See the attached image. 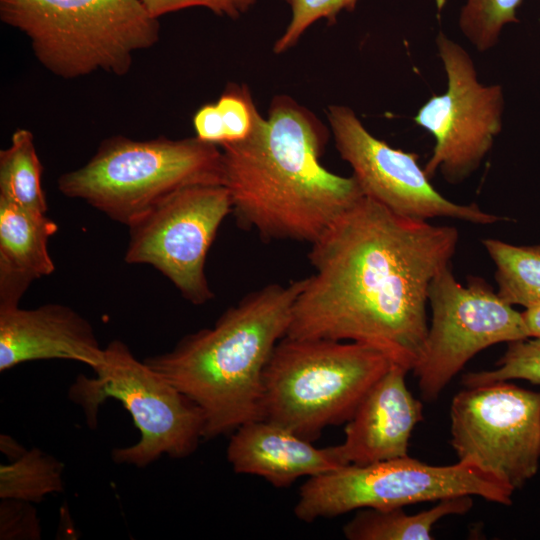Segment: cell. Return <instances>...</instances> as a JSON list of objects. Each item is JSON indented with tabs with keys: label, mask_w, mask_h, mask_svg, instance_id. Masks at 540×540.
Returning a JSON list of instances; mask_svg holds the SVG:
<instances>
[{
	"label": "cell",
	"mask_w": 540,
	"mask_h": 540,
	"mask_svg": "<svg viewBox=\"0 0 540 540\" xmlns=\"http://www.w3.org/2000/svg\"><path fill=\"white\" fill-rule=\"evenodd\" d=\"M481 242L496 268L499 297L524 309L540 304V244L519 246L494 238Z\"/></svg>",
	"instance_id": "ffe728a7"
},
{
	"label": "cell",
	"mask_w": 540,
	"mask_h": 540,
	"mask_svg": "<svg viewBox=\"0 0 540 540\" xmlns=\"http://www.w3.org/2000/svg\"><path fill=\"white\" fill-rule=\"evenodd\" d=\"M327 117L336 148L364 196L412 219L452 218L481 225L505 220L475 203L459 204L444 197L420 167L417 154L374 137L351 108L330 106Z\"/></svg>",
	"instance_id": "4fadbf2b"
},
{
	"label": "cell",
	"mask_w": 540,
	"mask_h": 540,
	"mask_svg": "<svg viewBox=\"0 0 540 540\" xmlns=\"http://www.w3.org/2000/svg\"><path fill=\"white\" fill-rule=\"evenodd\" d=\"M260 118L248 88L229 84L217 102L195 113V137L217 146L239 142L252 134Z\"/></svg>",
	"instance_id": "44dd1931"
},
{
	"label": "cell",
	"mask_w": 540,
	"mask_h": 540,
	"mask_svg": "<svg viewBox=\"0 0 540 540\" xmlns=\"http://www.w3.org/2000/svg\"><path fill=\"white\" fill-rule=\"evenodd\" d=\"M473 506L472 496L444 498L429 509L416 514L392 509L364 508L343 527L349 540H430L434 525L444 517L462 515Z\"/></svg>",
	"instance_id": "ac0fdd59"
},
{
	"label": "cell",
	"mask_w": 540,
	"mask_h": 540,
	"mask_svg": "<svg viewBox=\"0 0 540 540\" xmlns=\"http://www.w3.org/2000/svg\"><path fill=\"white\" fill-rule=\"evenodd\" d=\"M232 213L223 185H194L168 196L129 228L124 260L148 264L164 275L194 305L210 301L205 264L225 217Z\"/></svg>",
	"instance_id": "7c38bea8"
},
{
	"label": "cell",
	"mask_w": 540,
	"mask_h": 540,
	"mask_svg": "<svg viewBox=\"0 0 540 540\" xmlns=\"http://www.w3.org/2000/svg\"><path fill=\"white\" fill-rule=\"evenodd\" d=\"M303 279L268 284L227 309L213 327L145 358L202 411L204 440L260 419L263 374L287 334Z\"/></svg>",
	"instance_id": "3957f363"
},
{
	"label": "cell",
	"mask_w": 540,
	"mask_h": 540,
	"mask_svg": "<svg viewBox=\"0 0 540 540\" xmlns=\"http://www.w3.org/2000/svg\"><path fill=\"white\" fill-rule=\"evenodd\" d=\"M291 8L290 22L275 42L273 51L283 53L293 47L302 34L314 22L325 18L329 24L336 22L337 16L343 10L353 11L359 0H283Z\"/></svg>",
	"instance_id": "d4e9b609"
},
{
	"label": "cell",
	"mask_w": 540,
	"mask_h": 540,
	"mask_svg": "<svg viewBox=\"0 0 540 540\" xmlns=\"http://www.w3.org/2000/svg\"><path fill=\"white\" fill-rule=\"evenodd\" d=\"M227 460L236 473L262 477L277 488L345 466L335 446L315 447L311 441L264 419L246 422L232 432Z\"/></svg>",
	"instance_id": "2e32d148"
},
{
	"label": "cell",
	"mask_w": 540,
	"mask_h": 540,
	"mask_svg": "<svg viewBox=\"0 0 540 540\" xmlns=\"http://www.w3.org/2000/svg\"><path fill=\"white\" fill-rule=\"evenodd\" d=\"M458 461L470 462L515 490L538 472L540 392L506 382L466 387L450 408Z\"/></svg>",
	"instance_id": "8fae6325"
},
{
	"label": "cell",
	"mask_w": 540,
	"mask_h": 540,
	"mask_svg": "<svg viewBox=\"0 0 540 540\" xmlns=\"http://www.w3.org/2000/svg\"><path fill=\"white\" fill-rule=\"evenodd\" d=\"M256 0H143L148 12L155 18L189 7H206L219 16L238 18L254 5Z\"/></svg>",
	"instance_id": "4316f807"
},
{
	"label": "cell",
	"mask_w": 540,
	"mask_h": 540,
	"mask_svg": "<svg viewBox=\"0 0 540 540\" xmlns=\"http://www.w3.org/2000/svg\"><path fill=\"white\" fill-rule=\"evenodd\" d=\"M1 500L0 539H40V522L33 503L15 499Z\"/></svg>",
	"instance_id": "484cf974"
},
{
	"label": "cell",
	"mask_w": 540,
	"mask_h": 540,
	"mask_svg": "<svg viewBox=\"0 0 540 540\" xmlns=\"http://www.w3.org/2000/svg\"><path fill=\"white\" fill-rule=\"evenodd\" d=\"M432 317L420 360L412 370L421 397L435 401L480 351L528 338L522 316L482 278L461 284L451 266L433 279L428 293Z\"/></svg>",
	"instance_id": "9c48e42d"
},
{
	"label": "cell",
	"mask_w": 540,
	"mask_h": 540,
	"mask_svg": "<svg viewBox=\"0 0 540 540\" xmlns=\"http://www.w3.org/2000/svg\"><path fill=\"white\" fill-rule=\"evenodd\" d=\"M514 492L497 476L470 462L438 466L407 455L345 465L309 478L300 488L294 514L311 523L364 508L392 509L463 495L511 505Z\"/></svg>",
	"instance_id": "ba28073f"
},
{
	"label": "cell",
	"mask_w": 540,
	"mask_h": 540,
	"mask_svg": "<svg viewBox=\"0 0 540 540\" xmlns=\"http://www.w3.org/2000/svg\"><path fill=\"white\" fill-rule=\"evenodd\" d=\"M525 380L540 385V337H528L508 343L495 368L463 375L465 387Z\"/></svg>",
	"instance_id": "cb8c5ba5"
},
{
	"label": "cell",
	"mask_w": 540,
	"mask_h": 540,
	"mask_svg": "<svg viewBox=\"0 0 540 540\" xmlns=\"http://www.w3.org/2000/svg\"><path fill=\"white\" fill-rule=\"evenodd\" d=\"M194 185H223L222 152L197 137L115 136L103 141L84 166L58 179L63 195L128 227L171 194Z\"/></svg>",
	"instance_id": "8992f818"
},
{
	"label": "cell",
	"mask_w": 540,
	"mask_h": 540,
	"mask_svg": "<svg viewBox=\"0 0 540 540\" xmlns=\"http://www.w3.org/2000/svg\"><path fill=\"white\" fill-rule=\"evenodd\" d=\"M438 55L447 78L444 93L429 98L414 116L435 145L424 171L451 184L463 182L481 165L502 130L504 92L499 84L485 85L474 62L457 42L439 32Z\"/></svg>",
	"instance_id": "30bf717a"
},
{
	"label": "cell",
	"mask_w": 540,
	"mask_h": 540,
	"mask_svg": "<svg viewBox=\"0 0 540 540\" xmlns=\"http://www.w3.org/2000/svg\"><path fill=\"white\" fill-rule=\"evenodd\" d=\"M57 230L46 213L0 200V307L19 305L34 280L54 272L48 240Z\"/></svg>",
	"instance_id": "e0dca14e"
},
{
	"label": "cell",
	"mask_w": 540,
	"mask_h": 540,
	"mask_svg": "<svg viewBox=\"0 0 540 540\" xmlns=\"http://www.w3.org/2000/svg\"><path fill=\"white\" fill-rule=\"evenodd\" d=\"M459 240L453 226L399 215L362 196L313 243L286 336L359 342L413 370L428 333L436 275Z\"/></svg>",
	"instance_id": "6da1fadb"
},
{
	"label": "cell",
	"mask_w": 540,
	"mask_h": 540,
	"mask_svg": "<svg viewBox=\"0 0 540 540\" xmlns=\"http://www.w3.org/2000/svg\"><path fill=\"white\" fill-rule=\"evenodd\" d=\"M0 18L30 39L47 70L65 79L98 70L123 76L133 54L159 40L158 18L143 0H0Z\"/></svg>",
	"instance_id": "5b68a950"
},
{
	"label": "cell",
	"mask_w": 540,
	"mask_h": 540,
	"mask_svg": "<svg viewBox=\"0 0 540 540\" xmlns=\"http://www.w3.org/2000/svg\"><path fill=\"white\" fill-rule=\"evenodd\" d=\"M449 0H434L436 7L438 10H441L444 8V6L447 4Z\"/></svg>",
	"instance_id": "f546056e"
},
{
	"label": "cell",
	"mask_w": 540,
	"mask_h": 540,
	"mask_svg": "<svg viewBox=\"0 0 540 540\" xmlns=\"http://www.w3.org/2000/svg\"><path fill=\"white\" fill-rule=\"evenodd\" d=\"M1 451L12 458L17 457L20 455L25 449H21L22 447L11 437L7 435H1Z\"/></svg>",
	"instance_id": "f1b7e54d"
},
{
	"label": "cell",
	"mask_w": 540,
	"mask_h": 540,
	"mask_svg": "<svg viewBox=\"0 0 540 540\" xmlns=\"http://www.w3.org/2000/svg\"><path fill=\"white\" fill-rule=\"evenodd\" d=\"M329 133L280 95L245 140L222 147L223 186L237 223L262 239L313 243L363 192L353 176L320 162Z\"/></svg>",
	"instance_id": "7a4b0ae2"
},
{
	"label": "cell",
	"mask_w": 540,
	"mask_h": 540,
	"mask_svg": "<svg viewBox=\"0 0 540 540\" xmlns=\"http://www.w3.org/2000/svg\"><path fill=\"white\" fill-rule=\"evenodd\" d=\"M393 364L363 343L284 336L263 374L260 419L312 442L346 423Z\"/></svg>",
	"instance_id": "277c9868"
},
{
	"label": "cell",
	"mask_w": 540,
	"mask_h": 540,
	"mask_svg": "<svg viewBox=\"0 0 540 540\" xmlns=\"http://www.w3.org/2000/svg\"><path fill=\"white\" fill-rule=\"evenodd\" d=\"M43 166L32 133L17 129L11 143L0 151V200L46 213L47 202L41 185Z\"/></svg>",
	"instance_id": "d6986e66"
},
{
	"label": "cell",
	"mask_w": 540,
	"mask_h": 540,
	"mask_svg": "<svg viewBox=\"0 0 540 540\" xmlns=\"http://www.w3.org/2000/svg\"><path fill=\"white\" fill-rule=\"evenodd\" d=\"M64 465L38 448L24 450L0 465V498L40 503L63 491Z\"/></svg>",
	"instance_id": "7402d4cb"
},
{
	"label": "cell",
	"mask_w": 540,
	"mask_h": 540,
	"mask_svg": "<svg viewBox=\"0 0 540 540\" xmlns=\"http://www.w3.org/2000/svg\"><path fill=\"white\" fill-rule=\"evenodd\" d=\"M93 371V377H76L68 391L70 400L82 408L87 425L97 426L100 406L112 398L122 403L140 433L134 444L112 450L116 464L144 468L164 455L187 457L204 440L201 409L161 373L137 359L124 342H110L104 362Z\"/></svg>",
	"instance_id": "52a82bcc"
},
{
	"label": "cell",
	"mask_w": 540,
	"mask_h": 540,
	"mask_svg": "<svg viewBox=\"0 0 540 540\" xmlns=\"http://www.w3.org/2000/svg\"><path fill=\"white\" fill-rule=\"evenodd\" d=\"M523 0H465L459 28L479 51L486 52L499 40L503 28L518 22L517 10Z\"/></svg>",
	"instance_id": "603a6c76"
},
{
	"label": "cell",
	"mask_w": 540,
	"mask_h": 540,
	"mask_svg": "<svg viewBox=\"0 0 540 540\" xmlns=\"http://www.w3.org/2000/svg\"><path fill=\"white\" fill-rule=\"evenodd\" d=\"M51 359L78 361L94 370L104 362L105 348L90 322L66 305L0 307V372Z\"/></svg>",
	"instance_id": "5bb4252c"
},
{
	"label": "cell",
	"mask_w": 540,
	"mask_h": 540,
	"mask_svg": "<svg viewBox=\"0 0 540 540\" xmlns=\"http://www.w3.org/2000/svg\"><path fill=\"white\" fill-rule=\"evenodd\" d=\"M407 370L393 364L362 399L336 445L343 465H366L408 455L409 441L423 420V405L408 390Z\"/></svg>",
	"instance_id": "9a60e30c"
},
{
	"label": "cell",
	"mask_w": 540,
	"mask_h": 540,
	"mask_svg": "<svg viewBox=\"0 0 540 540\" xmlns=\"http://www.w3.org/2000/svg\"><path fill=\"white\" fill-rule=\"evenodd\" d=\"M529 337H540V304L522 311Z\"/></svg>",
	"instance_id": "83f0119b"
}]
</instances>
